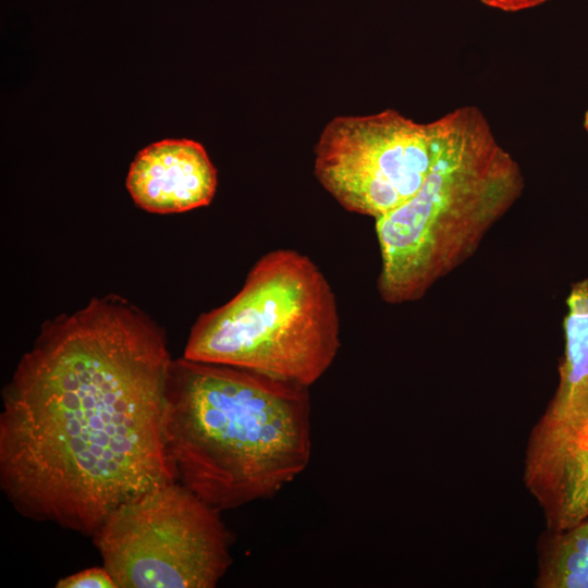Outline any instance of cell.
Segmentation results:
<instances>
[{
  "label": "cell",
  "instance_id": "1",
  "mask_svg": "<svg viewBox=\"0 0 588 588\" xmlns=\"http://www.w3.org/2000/svg\"><path fill=\"white\" fill-rule=\"evenodd\" d=\"M163 331L117 295L47 321L2 392L0 486L24 517L91 536L176 480Z\"/></svg>",
  "mask_w": 588,
  "mask_h": 588
},
{
  "label": "cell",
  "instance_id": "11",
  "mask_svg": "<svg viewBox=\"0 0 588 588\" xmlns=\"http://www.w3.org/2000/svg\"><path fill=\"white\" fill-rule=\"evenodd\" d=\"M485 4L509 12L529 9L546 2L547 0H480Z\"/></svg>",
  "mask_w": 588,
  "mask_h": 588
},
{
  "label": "cell",
  "instance_id": "8",
  "mask_svg": "<svg viewBox=\"0 0 588 588\" xmlns=\"http://www.w3.org/2000/svg\"><path fill=\"white\" fill-rule=\"evenodd\" d=\"M126 187L134 201L149 212H182L211 201L217 171L199 143L164 139L137 154Z\"/></svg>",
  "mask_w": 588,
  "mask_h": 588
},
{
  "label": "cell",
  "instance_id": "3",
  "mask_svg": "<svg viewBox=\"0 0 588 588\" xmlns=\"http://www.w3.org/2000/svg\"><path fill=\"white\" fill-rule=\"evenodd\" d=\"M439 123V150L425 182L376 219L378 289L390 304L419 299L468 259L524 189L519 166L478 108H458Z\"/></svg>",
  "mask_w": 588,
  "mask_h": 588
},
{
  "label": "cell",
  "instance_id": "10",
  "mask_svg": "<svg viewBox=\"0 0 588 588\" xmlns=\"http://www.w3.org/2000/svg\"><path fill=\"white\" fill-rule=\"evenodd\" d=\"M57 588H118L113 577L108 569L102 567H90L64 578L56 584Z\"/></svg>",
  "mask_w": 588,
  "mask_h": 588
},
{
  "label": "cell",
  "instance_id": "2",
  "mask_svg": "<svg viewBox=\"0 0 588 588\" xmlns=\"http://www.w3.org/2000/svg\"><path fill=\"white\" fill-rule=\"evenodd\" d=\"M308 387L173 360L166 445L176 480L222 511L273 495L311 455Z\"/></svg>",
  "mask_w": 588,
  "mask_h": 588
},
{
  "label": "cell",
  "instance_id": "6",
  "mask_svg": "<svg viewBox=\"0 0 588 588\" xmlns=\"http://www.w3.org/2000/svg\"><path fill=\"white\" fill-rule=\"evenodd\" d=\"M439 145V119L418 123L392 109L338 117L316 145L315 174L342 207L378 219L418 192Z\"/></svg>",
  "mask_w": 588,
  "mask_h": 588
},
{
  "label": "cell",
  "instance_id": "9",
  "mask_svg": "<svg viewBox=\"0 0 588 588\" xmlns=\"http://www.w3.org/2000/svg\"><path fill=\"white\" fill-rule=\"evenodd\" d=\"M535 584L538 588H588V517L541 535Z\"/></svg>",
  "mask_w": 588,
  "mask_h": 588
},
{
  "label": "cell",
  "instance_id": "7",
  "mask_svg": "<svg viewBox=\"0 0 588 588\" xmlns=\"http://www.w3.org/2000/svg\"><path fill=\"white\" fill-rule=\"evenodd\" d=\"M563 329L559 384L529 434L523 475L549 530L588 517V278L571 287Z\"/></svg>",
  "mask_w": 588,
  "mask_h": 588
},
{
  "label": "cell",
  "instance_id": "4",
  "mask_svg": "<svg viewBox=\"0 0 588 588\" xmlns=\"http://www.w3.org/2000/svg\"><path fill=\"white\" fill-rule=\"evenodd\" d=\"M339 347L328 280L305 255L277 249L255 264L231 301L197 319L183 357L309 387Z\"/></svg>",
  "mask_w": 588,
  "mask_h": 588
},
{
  "label": "cell",
  "instance_id": "12",
  "mask_svg": "<svg viewBox=\"0 0 588 588\" xmlns=\"http://www.w3.org/2000/svg\"><path fill=\"white\" fill-rule=\"evenodd\" d=\"M584 126H585V128H586V131L588 133V109H587V111L585 113Z\"/></svg>",
  "mask_w": 588,
  "mask_h": 588
},
{
  "label": "cell",
  "instance_id": "5",
  "mask_svg": "<svg viewBox=\"0 0 588 588\" xmlns=\"http://www.w3.org/2000/svg\"><path fill=\"white\" fill-rule=\"evenodd\" d=\"M219 513L175 480L115 509L91 537L118 588H213L232 563Z\"/></svg>",
  "mask_w": 588,
  "mask_h": 588
}]
</instances>
